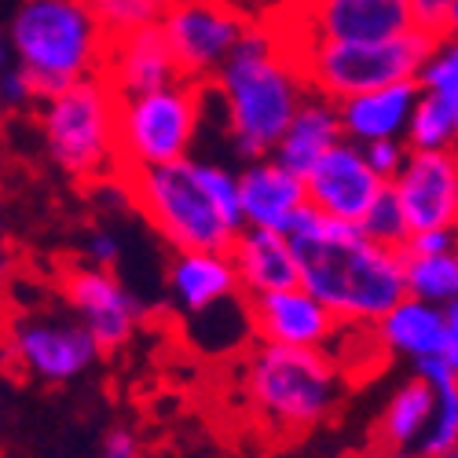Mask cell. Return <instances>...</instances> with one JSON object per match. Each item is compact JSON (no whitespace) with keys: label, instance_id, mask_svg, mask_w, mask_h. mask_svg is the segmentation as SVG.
I'll use <instances>...</instances> for the list:
<instances>
[{"label":"cell","instance_id":"4316f807","mask_svg":"<svg viewBox=\"0 0 458 458\" xmlns=\"http://www.w3.org/2000/svg\"><path fill=\"white\" fill-rule=\"evenodd\" d=\"M99 26L106 30V37H122L132 30H147L158 26L165 0H89Z\"/></svg>","mask_w":458,"mask_h":458},{"label":"cell","instance_id":"4fadbf2b","mask_svg":"<svg viewBox=\"0 0 458 458\" xmlns=\"http://www.w3.org/2000/svg\"><path fill=\"white\" fill-rule=\"evenodd\" d=\"M389 187L411 232L458 227V150H407Z\"/></svg>","mask_w":458,"mask_h":458},{"label":"cell","instance_id":"3957f363","mask_svg":"<svg viewBox=\"0 0 458 458\" xmlns=\"http://www.w3.org/2000/svg\"><path fill=\"white\" fill-rule=\"evenodd\" d=\"M118 183L129 191L132 206L162 235V242L173 246V253H224L242 227L235 169L220 162H202L187 155L165 165L125 169L118 173Z\"/></svg>","mask_w":458,"mask_h":458},{"label":"cell","instance_id":"8d00e7d4","mask_svg":"<svg viewBox=\"0 0 458 458\" xmlns=\"http://www.w3.org/2000/svg\"><path fill=\"white\" fill-rule=\"evenodd\" d=\"M232 4H239L246 15H253V19H268V15H276V12H283V8H290L293 0H232Z\"/></svg>","mask_w":458,"mask_h":458},{"label":"cell","instance_id":"7402d4cb","mask_svg":"<svg viewBox=\"0 0 458 458\" xmlns=\"http://www.w3.org/2000/svg\"><path fill=\"white\" fill-rule=\"evenodd\" d=\"M341 118H337V103L319 96V92H304V99L297 103V110L290 114L286 129L279 132L272 158L279 165H286L290 173L304 176L334 143H341Z\"/></svg>","mask_w":458,"mask_h":458},{"label":"cell","instance_id":"1f68e13d","mask_svg":"<svg viewBox=\"0 0 458 458\" xmlns=\"http://www.w3.org/2000/svg\"><path fill=\"white\" fill-rule=\"evenodd\" d=\"M407 150H411V147H407L403 140H374V143H363V158H367V165H370L381 180L389 183V180L400 173Z\"/></svg>","mask_w":458,"mask_h":458},{"label":"cell","instance_id":"d6986e66","mask_svg":"<svg viewBox=\"0 0 458 458\" xmlns=\"http://www.w3.org/2000/svg\"><path fill=\"white\" fill-rule=\"evenodd\" d=\"M165 286H169L173 304L187 319H199L220 309V304H232L242 297L232 260H227V253H216V250L173 253Z\"/></svg>","mask_w":458,"mask_h":458},{"label":"cell","instance_id":"f35d334b","mask_svg":"<svg viewBox=\"0 0 458 458\" xmlns=\"http://www.w3.org/2000/svg\"><path fill=\"white\" fill-rule=\"evenodd\" d=\"M377 458H418L411 447H393V451H386V454H377Z\"/></svg>","mask_w":458,"mask_h":458},{"label":"cell","instance_id":"ab89813d","mask_svg":"<svg viewBox=\"0 0 458 458\" xmlns=\"http://www.w3.org/2000/svg\"><path fill=\"white\" fill-rule=\"evenodd\" d=\"M4 114H8V110H4V103H0V122H4Z\"/></svg>","mask_w":458,"mask_h":458},{"label":"cell","instance_id":"8fae6325","mask_svg":"<svg viewBox=\"0 0 458 458\" xmlns=\"http://www.w3.org/2000/svg\"><path fill=\"white\" fill-rule=\"evenodd\" d=\"M8 352L22 374L41 381H73L99 360L92 334L66 316H19L8 330Z\"/></svg>","mask_w":458,"mask_h":458},{"label":"cell","instance_id":"e0dca14e","mask_svg":"<svg viewBox=\"0 0 458 458\" xmlns=\"http://www.w3.org/2000/svg\"><path fill=\"white\" fill-rule=\"evenodd\" d=\"M99 73L106 78V85L114 89L118 99L150 92V89H162L169 81H176V63L173 52L165 45V37L158 26H147V30H132L122 37H110L106 55Z\"/></svg>","mask_w":458,"mask_h":458},{"label":"cell","instance_id":"ba28073f","mask_svg":"<svg viewBox=\"0 0 458 458\" xmlns=\"http://www.w3.org/2000/svg\"><path fill=\"white\" fill-rule=\"evenodd\" d=\"M206 114V85L169 81L118 99V173L165 165L191 155Z\"/></svg>","mask_w":458,"mask_h":458},{"label":"cell","instance_id":"6da1fadb","mask_svg":"<svg viewBox=\"0 0 458 458\" xmlns=\"http://www.w3.org/2000/svg\"><path fill=\"white\" fill-rule=\"evenodd\" d=\"M283 235L297 260V286L337 323L374 327L403 297V250L370 242L360 224L301 206Z\"/></svg>","mask_w":458,"mask_h":458},{"label":"cell","instance_id":"ac0fdd59","mask_svg":"<svg viewBox=\"0 0 458 458\" xmlns=\"http://www.w3.org/2000/svg\"><path fill=\"white\" fill-rule=\"evenodd\" d=\"M239 183V213L242 227H268V232H286L290 220L297 216L304 199V180L279 165L272 155L246 162L242 173H235Z\"/></svg>","mask_w":458,"mask_h":458},{"label":"cell","instance_id":"d6a6232c","mask_svg":"<svg viewBox=\"0 0 458 458\" xmlns=\"http://www.w3.org/2000/svg\"><path fill=\"white\" fill-rule=\"evenodd\" d=\"M458 246V227H426V232H411L403 242L407 257H440L454 253Z\"/></svg>","mask_w":458,"mask_h":458},{"label":"cell","instance_id":"484cf974","mask_svg":"<svg viewBox=\"0 0 458 458\" xmlns=\"http://www.w3.org/2000/svg\"><path fill=\"white\" fill-rule=\"evenodd\" d=\"M418 458H454L458 454V389L437 393V407L429 426L411 447Z\"/></svg>","mask_w":458,"mask_h":458},{"label":"cell","instance_id":"52a82bcc","mask_svg":"<svg viewBox=\"0 0 458 458\" xmlns=\"http://www.w3.org/2000/svg\"><path fill=\"white\" fill-rule=\"evenodd\" d=\"M283 41L301 66L304 85L334 103L367 89L414 81L426 52L433 48L429 37L418 30L389 37V41H316V37H286V33Z\"/></svg>","mask_w":458,"mask_h":458},{"label":"cell","instance_id":"d590c367","mask_svg":"<svg viewBox=\"0 0 458 458\" xmlns=\"http://www.w3.org/2000/svg\"><path fill=\"white\" fill-rule=\"evenodd\" d=\"M99 458H140V437L132 429H110L103 437V447H99Z\"/></svg>","mask_w":458,"mask_h":458},{"label":"cell","instance_id":"7c38bea8","mask_svg":"<svg viewBox=\"0 0 458 458\" xmlns=\"http://www.w3.org/2000/svg\"><path fill=\"white\" fill-rule=\"evenodd\" d=\"M63 297L70 304L73 319L92 334L99 352L125 349L140 327V319H143V304L136 301V293L118 276H114V268H92V264L66 268Z\"/></svg>","mask_w":458,"mask_h":458},{"label":"cell","instance_id":"83f0119b","mask_svg":"<svg viewBox=\"0 0 458 458\" xmlns=\"http://www.w3.org/2000/svg\"><path fill=\"white\" fill-rule=\"evenodd\" d=\"M360 232L370 239V242H381V246H389V250H403L407 235H411V227L403 220V209L393 195V187L386 183L381 187V195L367 206V213L360 216Z\"/></svg>","mask_w":458,"mask_h":458},{"label":"cell","instance_id":"44dd1931","mask_svg":"<svg viewBox=\"0 0 458 458\" xmlns=\"http://www.w3.org/2000/svg\"><path fill=\"white\" fill-rule=\"evenodd\" d=\"M418 99L414 81H396L386 89H367L349 99L337 103V118H341V136L349 143L363 147L374 140H403L411 110Z\"/></svg>","mask_w":458,"mask_h":458},{"label":"cell","instance_id":"5bb4252c","mask_svg":"<svg viewBox=\"0 0 458 458\" xmlns=\"http://www.w3.org/2000/svg\"><path fill=\"white\" fill-rule=\"evenodd\" d=\"M301 180H304V199H309L312 209H319L334 220H349V224H360L367 206L381 195V187H386V180L367 165L363 147H356L349 140L334 143Z\"/></svg>","mask_w":458,"mask_h":458},{"label":"cell","instance_id":"74e56055","mask_svg":"<svg viewBox=\"0 0 458 458\" xmlns=\"http://www.w3.org/2000/svg\"><path fill=\"white\" fill-rule=\"evenodd\" d=\"M12 63V48H8V33H4V26H0V70H4Z\"/></svg>","mask_w":458,"mask_h":458},{"label":"cell","instance_id":"8992f818","mask_svg":"<svg viewBox=\"0 0 458 458\" xmlns=\"http://www.w3.org/2000/svg\"><path fill=\"white\" fill-rule=\"evenodd\" d=\"M37 129L59 173L73 180H106L118 173V96L103 73H89L37 99Z\"/></svg>","mask_w":458,"mask_h":458},{"label":"cell","instance_id":"ffe728a7","mask_svg":"<svg viewBox=\"0 0 458 458\" xmlns=\"http://www.w3.org/2000/svg\"><path fill=\"white\" fill-rule=\"evenodd\" d=\"M224 253L235 268L242 297L297 286V260H293L290 239L283 232H268V227H239V235L232 239V246H227Z\"/></svg>","mask_w":458,"mask_h":458},{"label":"cell","instance_id":"cb8c5ba5","mask_svg":"<svg viewBox=\"0 0 458 458\" xmlns=\"http://www.w3.org/2000/svg\"><path fill=\"white\" fill-rule=\"evenodd\" d=\"M403 143L411 150H454V143H458V96H440V92L418 89Z\"/></svg>","mask_w":458,"mask_h":458},{"label":"cell","instance_id":"2e32d148","mask_svg":"<svg viewBox=\"0 0 458 458\" xmlns=\"http://www.w3.org/2000/svg\"><path fill=\"white\" fill-rule=\"evenodd\" d=\"M374 337L381 341V349H389L411 363L422 356H437V352L458 360V301L429 304V301L403 293L374 323Z\"/></svg>","mask_w":458,"mask_h":458},{"label":"cell","instance_id":"e575fe53","mask_svg":"<svg viewBox=\"0 0 458 458\" xmlns=\"http://www.w3.org/2000/svg\"><path fill=\"white\" fill-rule=\"evenodd\" d=\"M85 257L92 268H114V264L122 260V242L114 232H106V227H96V232L89 235L85 242Z\"/></svg>","mask_w":458,"mask_h":458},{"label":"cell","instance_id":"d4e9b609","mask_svg":"<svg viewBox=\"0 0 458 458\" xmlns=\"http://www.w3.org/2000/svg\"><path fill=\"white\" fill-rule=\"evenodd\" d=\"M403 293L429 304L458 301V253H440V257L403 253Z\"/></svg>","mask_w":458,"mask_h":458},{"label":"cell","instance_id":"7a4b0ae2","mask_svg":"<svg viewBox=\"0 0 458 458\" xmlns=\"http://www.w3.org/2000/svg\"><path fill=\"white\" fill-rule=\"evenodd\" d=\"M206 85L224 106L227 140L246 162L272 155L290 114L309 92L272 19H253Z\"/></svg>","mask_w":458,"mask_h":458},{"label":"cell","instance_id":"5b68a950","mask_svg":"<svg viewBox=\"0 0 458 458\" xmlns=\"http://www.w3.org/2000/svg\"><path fill=\"white\" fill-rule=\"evenodd\" d=\"M4 33L12 63L30 73L37 96L99 73L110 45L89 0H19Z\"/></svg>","mask_w":458,"mask_h":458},{"label":"cell","instance_id":"603a6c76","mask_svg":"<svg viewBox=\"0 0 458 458\" xmlns=\"http://www.w3.org/2000/svg\"><path fill=\"white\" fill-rule=\"evenodd\" d=\"M433 407H437V389H429L422 377H407L403 386L389 396L386 411H381V422H377V433L389 447H414L422 429L429 426L433 418Z\"/></svg>","mask_w":458,"mask_h":458},{"label":"cell","instance_id":"836d02e7","mask_svg":"<svg viewBox=\"0 0 458 458\" xmlns=\"http://www.w3.org/2000/svg\"><path fill=\"white\" fill-rule=\"evenodd\" d=\"M414 377H422L429 389L444 393V389H458V360L454 356H422V360H414Z\"/></svg>","mask_w":458,"mask_h":458},{"label":"cell","instance_id":"f1b7e54d","mask_svg":"<svg viewBox=\"0 0 458 458\" xmlns=\"http://www.w3.org/2000/svg\"><path fill=\"white\" fill-rule=\"evenodd\" d=\"M414 85L422 92H440V96H458V48L451 41H433L426 52L422 66L414 73Z\"/></svg>","mask_w":458,"mask_h":458},{"label":"cell","instance_id":"9c48e42d","mask_svg":"<svg viewBox=\"0 0 458 458\" xmlns=\"http://www.w3.org/2000/svg\"><path fill=\"white\" fill-rule=\"evenodd\" d=\"M250 22L253 15H246L232 0H165L158 30L173 52L180 78L206 85L227 52L239 45Z\"/></svg>","mask_w":458,"mask_h":458},{"label":"cell","instance_id":"30bf717a","mask_svg":"<svg viewBox=\"0 0 458 458\" xmlns=\"http://www.w3.org/2000/svg\"><path fill=\"white\" fill-rule=\"evenodd\" d=\"M268 19L286 37L316 41H389L414 30L407 0H293Z\"/></svg>","mask_w":458,"mask_h":458},{"label":"cell","instance_id":"277c9868","mask_svg":"<svg viewBox=\"0 0 458 458\" xmlns=\"http://www.w3.org/2000/svg\"><path fill=\"white\" fill-rule=\"evenodd\" d=\"M242 389L272 433L301 437L319 429L345 396V374L323 349H290L257 341L246 356Z\"/></svg>","mask_w":458,"mask_h":458},{"label":"cell","instance_id":"f546056e","mask_svg":"<svg viewBox=\"0 0 458 458\" xmlns=\"http://www.w3.org/2000/svg\"><path fill=\"white\" fill-rule=\"evenodd\" d=\"M411 26L429 41H451L458 30V0H407Z\"/></svg>","mask_w":458,"mask_h":458},{"label":"cell","instance_id":"4dcf8cb0","mask_svg":"<svg viewBox=\"0 0 458 458\" xmlns=\"http://www.w3.org/2000/svg\"><path fill=\"white\" fill-rule=\"evenodd\" d=\"M37 99L41 96H37L26 70H19L15 63L0 70V103H4V110H30V106H37Z\"/></svg>","mask_w":458,"mask_h":458},{"label":"cell","instance_id":"9a60e30c","mask_svg":"<svg viewBox=\"0 0 458 458\" xmlns=\"http://www.w3.org/2000/svg\"><path fill=\"white\" fill-rule=\"evenodd\" d=\"M246 319L257 341L290 349H327L330 334L337 330V319L304 286L246 297Z\"/></svg>","mask_w":458,"mask_h":458}]
</instances>
